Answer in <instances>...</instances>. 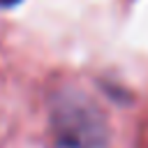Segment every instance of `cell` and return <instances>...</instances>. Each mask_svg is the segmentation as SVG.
I'll return each instance as SVG.
<instances>
[{"label":"cell","instance_id":"6da1fadb","mask_svg":"<svg viewBox=\"0 0 148 148\" xmlns=\"http://www.w3.org/2000/svg\"><path fill=\"white\" fill-rule=\"evenodd\" d=\"M53 148H109V127L95 102L81 92H62L51 106Z\"/></svg>","mask_w":148,"mask_h":148},{"label":"cell","instance_id":"7a4b0ae2","mask_svg":"<svg viewBox=\"0 0 148 148\" xmlns=\"http://www.w3.org/2000/svg\"><path fill=\"white\" fill-rule=\"evenodd\" d=\"M21 0H0V7H14V5H18Z\"/></svg>","mask_w":148,"mask_h":148}]
</instances>
